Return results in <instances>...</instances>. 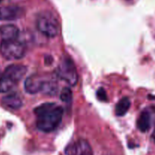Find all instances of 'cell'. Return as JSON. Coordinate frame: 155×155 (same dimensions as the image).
I'll return each instance as SVG.
<instances>
[{"instance_id":"3957f363","label":"cell","mask_w":155,"mask_h":155,"mask_svg":"<svg viewBox=\"0 0 155 155\" xmlns=\"http://www.w3.org/2000/svg\"><path fill=\"white\" fill-rule=\"evenodd\" d=\"M27 48L24 43L17 40L2 41L0 44V53L8 60H18L25 56Z\"/></svg>"},{"instance_id":"5bb4252c","label":"cell","mask_w":155,"mask_h":155,"mask_svg":"<svg viewBox=\"0 0 155 155\" xmlns=\"http://www.w3.org/2000/svg\"><path fill=\"white\" fill-rule=\"evenodd\" d=\"M58 91V85L57 84L52 81H45L42 86L41 92L43 93L45 95L53 96L56 94Z\"/></svg>"},{"instance_id":"7a4b0ae2","label":"cell","mask_w":155,"mask_h":155,"mask_svg":"<svg viewBox=\"0 0 155 155\" xmlns=\"http://www.w3.org/2000/svg\"><path fill=\"white\" fill-rule=\"evenodd\" d=\"M36 27L42 34L50 38L55 37L59 33L58 21L50 12L39 14L36 19Z\"/></svg>"},{"instance_id":"6da1fadb","label":"cell","mask_w":155,"mask_h":155,"mask_svg":"<svg viewBox=\"0 0 155 155\" xmlns=\"http://www.w3.org/2000/svg\"><path fill=\"white\" fill-rule=\"evenodd\" d=\"M34 113L37 116L38 129L44 132H51L61 122L64 109L55 103H45L36 106Z\"/></svg>"},{"instance_id":"8fae6325","label":"cell","mask_w":155,"mask_h":155,"mask_svg":"<svg viewBox=\"0 0 155 155\" xmlns=\"http://www.w3.org/2000/svg\"><path fill=\"white\" fill-rule=\"evenodd\" d=\"M138 129L142 132H146L151 127V115L147 110L143 111L137 121Z\"/></svg>"},{"instance_id":"8992f818","label":"cell","mask_w":155,"mask_h":155,"mask_svg":"<svg viewBox=\"0 0 155 155\" xmlns=\"http://www.w3.org/2000/svg\"><path fill=\"white\" fill-rule=\"evenodd\" d=\"M24 15L22 7L18 5H6L0 7V21H15Z\"/></svg>"},{"instance_id":"4fadbf2b","label":"cell","mask_w":155,"mask_h":155,"mask_svg":"<svg viewBox=\"0 0 155 155\" xmlns=\"http://www.w3.org/2000/svg\"><path fill=\"white\" fill-rule=\"evenodd\" d=\"M16 82L13 81L12 79L2 74L0 78V93L9 92L16 86Z\"/></svg>"},{"instance_id":"5b68a950","label":"cell","mask_w":155,"mask_h":155,"mask_svg":"<svg viewBox=\"0 0 155 155\" xmlns=\"http://www.w3.org/2000/svg\"><path fill=\"white\" fill-rule=\"evenodd\" d=\"M66 155H93L92 147L86 140L80 139L70 143L65 148Z\"/></svg>"},{"instance_id":"d6986e66","label":"cell","mask_w":155,"mask_h":155,"mask_svg":"<svg viewBox=\"0 0 155 155\" xmlns=\"http://www.w3.org/2000/svg\"><path fill=\"white\" fill-rule=\"evenodd\" d=\"M127 1H130V0H127Z\"/></svg>"},{"instance_id":"e0dca14e","label":"cell","mask_w":155,"mask_h":155,"mask_svg":"<svg viewBox=\"0 0 155 155\" xmlns=\"http://www.w3.org/2000/svg\"><path fill=\"white\" fill-rule=\"evenodd\" d=\"M151 138H152L153 141H154V142L155 143V129H154V132H153L152 135H151Z\"/></svg>"},{"instance_id":"7c38bea8","label":"cell","mask_w":155,"mask_h":155,"mask_svg":"<svg viewBox=\"0 0 155 155\" xmlns=\"http://www.w3.org/2000/svg\"><path fill=\"white\" fill-rule=\"evenodd\" d=\"M131 106V102L128 97H123L119 100L115 106V114L117 116H123L126 115Z\"/></svg>"},{"instance_id":"2e32d148","label":"cell","mask_w":155,"mask_h":155,"mask_svg":"<svg viewBox=\"0 0 155 155\" xmlns=\"http://www.w3.org/2000/svg\"><path fill=\"white\" fill-rule=\"evenodd\" d=\"M97 97L101 101H107V94H106L104 88H100L97 91Z\"/></svg>"},{"instance_id":"277c9868","label":"cell","mask_w":155,"mask_h":155,"mask_svg":"<svg viewBox=\"0 0 155 155\" xmlns=\"http://www.w3.org/2000/svg\"><path fill=\"white\" fill-rule=\"evenodd\" d=\"M57 73L61 79L66 81L71 86H75L78 81L77 68L71 58L64 56L61 59V62L58 68Z\"/></svg>"},{"instance_id":"9a60e30c","label":"cell","mask_w":155,"mask_h":155,"mask_svg":"<svg viewBox=\"0 0 155 155\" xmlns=\"http://www.w3.org/2000/svg\"><path fill=\"white\" fill-rule=\"evenodd\" d=\"M72 91L69 88H64L60 94V98L64 103H70L72 100Z\"/></svg>"},{"instance_id":"30bf717a","label":"cell","mask_w":155,"mask_h":155,"mask_svg":"<svg viewBox=\"0 0 155 155\" xmlns=\"http://www.w3.org/2000/svg\"><path fill=\"white\" fill-rule=\"evenodd\" d=\"M2 101L6 107L12 109H18L23 106L22 99L17 93H12L5 96Z\"/></svg>"},{"instance_id":"52a82bcc","label":"cell","mask_w":155,"mask_h":155,"mask_svg":"<svg viewBox=\"0 0 155 155\" xmlns=\"http://www.w3.org/2000/svg\"><path fill=\"white\" fill-rule=\"evenodd\" d=\"M27 71V67L24 65H18L13 64L10 65L5 68L3 74L7 76L13 81L18 83L21 80Z\"/></svg>"},{"instance_id":"ac0fdd59","label":"cell","mask_w":155,"mask_h":155,"mask_svg":"<svg viewBox=\"0 0 155 155\" xmlns=\"http://www.w3.org/2000/svg\"><path fill=\"white\" fill-rule=\"evenodd\" d=\"M2 71H1V69H0V78L2 77Z\"/></svg>"},{"instance_id":"ba28073f","label":"cell","mask_w":155,"mask_h":155,"mask_svg":"<svg viewBox=\"0 0 155 155\" xmlns=\"http://www.w3.org/2000/svg\"><path fill=\"white\" fill-rule=\"evenodd\" d=\"M45 80L39 76L33 74L27 78L24 81V89L28 94H35L41 92Z\"/></svg>"},{"instance_id":"9c48e42d","label":"cell","mask_w":155,"mask_h":155,"mask_svg":"<svg viewBox=\"0 0 155 155\" xmlns=\"http://www.w3.org/2000/svg\"><path fill=\"white\" fill-rule=\"evenodd\" d=\"M19 35V29L14 24H8L0 27V39L2 41L17 40Z\"/></svg>"}]
</instances>
